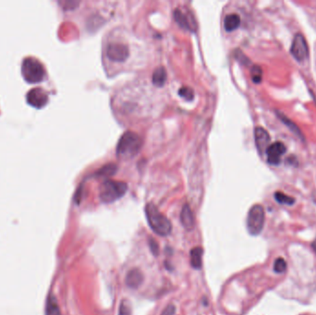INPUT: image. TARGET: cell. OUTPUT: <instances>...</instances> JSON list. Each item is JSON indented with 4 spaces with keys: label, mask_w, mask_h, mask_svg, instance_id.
<instances>
[{
    "label": "cell",
    "mask_w": 316,
    "mask_h": 315,
    "mask_svg": "<svg viewBox=\"0 0 316 315\" xmlns=\"http://www.w3.org/2000/svg\"><path fill=\"white\" fill-rule=\"evenodd\" d=\"M142 146V140L139 135L133 131H127L120 137L117 142V158L127 160L134 158L140 152Z\"/></svg>",
    "instance_id": "cell-2"
},
{
    "label": "cell",
    "mask_w": 316,
    "mask_h": 315,
    "mask_svg": "<svg viewBox=\"0 0 316 315\" xmlns=\"http://www.w3.org/2000/svg\"><path fill=\"white\" fill-rule=\"evenodd\" d=\"M264 221V212L261 205H254L249 212L247 218L248 230L252 235L260 233Z\"/></svg>",
    "instance_id": "cell-5"
},
{
    "label": "cell",
    "mask_w": 316,
    "mask_h": 315,
    "mask_svg": "<svg viewBox=\"0 0 316 315\" xmlns=\"http://www.w3.org/2000/svg\"><path fill=\"white\" fill-rule=\"evenodd\" d=\"M254 137L258 151L260 153L265 152L270 143V136L267 131L264 128L257 127L254 130Z\"/></svg>",
    "instance_id": "cell-9"
},
{
    "label": "cell",
    "mask_w": 316,
    "mask_h": 315,
    "mask_svg": "<svg viewBox=\"0 0 316 315\" xmlns=\"http://www.w3.org/2000/svg\"><path fill=\"white\" fill-rule=\"evenodd\" d=\"M240 24V17L236 14H228L224 20V27L227 32H232L237 29Z\"/></svg>",
    "instance_id": "cell-14"
},
{
    "label": "cell",
    "mask_w": 316,
    "mask_h": 315,
    "mask_svg": "<svg viewBox=\"0 0 316 315\" xmlns=\"http://www.w3.org/2000/svg\"><path fill=\"white\" fill-rule=\"evenodd\" d=\"M167 81V71L164 67H158L152 73V83L158 87H161Z\"/></svg>",
    "instance_id": "cell-17"
},
{
    "label": "cell",
    "mask_w": 316,
    "mask_h": 315,
    "mask_svg": "<svg viewBox=\"0 0 316 315\" xmlns=\"http://www.w3.org/2000/svg\"><path fill=\"white\" fill-rule=\"evenodd\" d=\"M179 94L188 101H192L194 98V93L192 88L185 87V86L182 87L179 91Z\"/></svg>",
    "instance_id": "cell-19"
},
{
    "label": "cell",
    "mask_w": 316,
    "mask_h": 315,
    "mask_svg": "<svg viewBox=\"0 0 316 315\" xmlns=\"http://www.w3.org/2000/svg\"><path fill=\"white\" fill-rule=\"evenodd\" d=\"M46 315H62L57 298L53 294H50L47 298Z\"/></svg>",
    "instance_id": "cell-16"
},
{
    "label": "cell",
    "mask_w": 316,
    "mask_h": 315,
    "mask_svg": "<svg viewBox=\"0 0 316 315\" xmlns=\"http://www.w3.org/2000/svg\"><path fill=\"white\" fill-rule=\"evenodd\" d=\"M117 166L116 165H114V164H109V165H106L105 166L104 168H102L101 170H99V172H98V174L100 175H104V176H112L113 174H115L116 173V171H117Z\"/></svg>",
    "instance_id": "cell-18"
},
{
    "label": "cell",
    "mask_w": 316,
    "mask_h": 315,
    "mask_svg": "<svg viewBox=\"0 0 316 315\" xmlns=\"http://www.w3.org/2000/svg\"><path fill=\"white\" fill-rule=\"evenodd\" d=\"M203 249L201 247H195L191 251V264L194 269L202 268L203 265Z\"/></svg>",
    "instance_id": "cell-15"
},
{
    "label": "cell",
    "mask_w": 316,
    "mask_h": 315,
    "mask_svg": "<svg viewBox=\"0 0 316 315\" xmlns=\"http://www.w3.org/2000/svg\"><path fill=\"white\" fill-rule=\"evenodd\" d=\"M252 78L254 82H259L261 81V78H262V70L261 69L255 66L253 67L252 70Z\"/></svg>",
    "instance_id": "cell-22"
},
{
    "label": "cell",
    "mask_w": 316,
    "mask_h": 315,
    "mask_svg": "<svg viewBox=\"0 0 316 315\" xmlns=\"http://www.w3.org/2000/svg\"><path fill=\"white\" fill-rule=\"evenodd\" d=\"M175 306H174V305H170V306H168V307L165 309L162 315H174L175 314Z\"/></svg>",
    "instance_id": "cell-24"
},
{
    "label": "cell",
    "mask_w": 316,
    "mask_h": 315,
    "mask_svg": "<svg viewBox=\"0 0 316 315\" xmlns=\"http://www.w3.org/2000/svg\"><path fill=\"white\" fill-rule=\"evenodd\" d=\"M125 282L129 288H138L143 282V274L139 269H131L127 273Z\"/></svg>",
    "instance_id": "cell-11"
},
{
    "label": "cell",
    "mask_w": 316,
    "mask_h": 315,
    "mask_svg": "<svg viewBox=\"0 0 316 315\" xmlns=\"http://www.w3.org/2000/svg\"><path fill=\"white\" fill-rule=\"evenodd\" d=\"M275 199H276V201L279 202L281 204L291 205V204H293V202H294L293 198H290V197H288L287 195H285L284 193H275Z\"/></svg>",
    "instance_id": "cell-21"
},
{
    "label": "cell",
    "mask_w": 316,
    "mask_h": 315,
    "mask_svg": "<svg viewBox=\"0 0 316 315\" xmlns=\"http://www.w3.org/2000/svg\"><path fill=\"white\" fill-rule=\"evenodd\" d=\"M106 55L112 61L124 62L129 58V49L125 45L114 43L108 45L106 49Z\"/></svg>",
    "instance_id": "cell-6"
},
{
    "label": "cell",
    "mask_w": 316,
    "mask_h": 315,
    "mask_svg": "<svg viewBox=\"0 0 316 315\" xmlns=\"http://www.w3.org/2000/svg\"><path fill=\"white\" fill-rule=\"evenodd\" d=\"M287 151V147L281 141H275L274 143L270 144L269 147L266 149L265 154L267 162L270 165L276 166L280 163V158Z\"/></svg>",
    "instance_id": "cell-7"
},
{
    "label": "cell",
    "mask_w": 316,
    "mask_h": 315,
    "mask_svg": "<svg viewBox=\"0 0 316 315\" xmlns=\"http://www.w3.org/2000/svg\"><path fill=\"white\" fill-rule=\"evenodd\" d=\"M149 246H150V251L154 256H157L159 252V247L157 242L154 239H149Z\"/></svg>",
    "instance_id": "cell-23"
},
{
    "label": "cell",
    "mask_w": 316,
    "mask_h": 315,
    "mask_svg": "<svg viewBox=\"0 0 316 315\" xmlns=\"http://www.w3.org/2000/svg\"><path fill=\"white\" fill-rule=\"evenodd\" d=\"M127 190L128 186L125 182L106 180L100 187L99 197L102 202L110 204L121 198Z\"/></svg>",
    "instance_id": "cell-3"
},
{
    "label": "cell",
    "mask_w": 316,
    "mask_h": 315,
    "mask_svg": "<svg viewBox=\"0 0 316 315\" xmlns=\"http://www.w3.org/2000/svg\"><path fill=\"white\" fill-rule=\"evenodd\" d=\"M174 17L176 22L182 26V28L191 30V31H196V22L194 21L193 15H188L177 9L174 12Z\"/></svg>",
    "instance_id": "cell-10"
},
{
    "label": "cell",
    "mask_w": 316,
    "mask_h": 315,
    "mask_svg": "<svg viewBox=\"0 0 316 315\" xmlns=\"http://www.w3.org/2000/svg\"><path fill=\"white\" fill-rule=\"evenodd\" d=\"M145 216L150 228L154 233L162 237L171 233L172 226L170 219L158 210L157 207L152 203H149L145 206Z\"/></svg>",
    "instance_id": "cell-1"
},
{
    "label": "cell",
    "mask_w": 316,
    "mask_h": 315,
    "mask_svg": "<svg viewBox=\"0 0 316 315\" xmlns=\"http://www.w3.org/2000/svg\"><path fill=\"white\" fill-rule=\"evenodd\" d=\"M181 221L182 226L187 230H192L195 226V220L193 216V211L191 209L190 205H184L182 207V214H181Z\"/></svg>",
    "instance_id": "cell-13"
},
{
    "label": "cell",
    "mask_w": 316,
    "mask_h": 315,
    "mask_svg": "<svg viewBox=\"0 0 316 315\" xmlns=\"http://www.w3.org/2000/svg\"><path fill=\"white\" fill-rule=\"evenodd\" d=\"M23 74L27 82H39L44 79L46 70L38 59L26 58L23 63Z\"/></svg>",
    "instance_id": "cell-4"
},
{
    "label": "cell",
    "mask_w": 316,
    "mask_h": 315,
    "mask_svg": "<svg viewBox=\"0 0 316 315\" xmlns=\"http://www.w3.org/2000/svg\"><path fill=\"white\" fill-rule=\"evenodd\" d=\"M28 102L36 107H41L47 102V95L41 88H35L28 94Z\"/></svg>",
    "instance_id": "cell-12"
},
{
    "label": "cell",
    "mask_w": 316,
    "mask_h": 315,
    "mask_svg": "<svg viewBox=\"0 0 316 315\" xmlns=\"http://www.w3.org/2000/svg\"><path fill=\"white\" fill-rule=\"evenodd\" d=\"M291 54L298 61H302L308 56L307 43L305 41L304 37L302 36V35L298 34L294 37L292 46H291Z\"/></svg>",
    "instance_id": "cell-8"
},
{
    "label": "cell",
    "mask_w": 316,
    "mask_h": 315,
    "mask_svg": "<svg viewBox=\"0 0 316 315\" xmlns=\"http://www.w3.org/2000/svg\"><path fill=\"white\" fill-rule=\"evenodd\" d=\"M118 315H131V308L128 300L124 299L119 305Z\"/></svg>",
    "instance_id": "cell-20"
}]
</instances>
